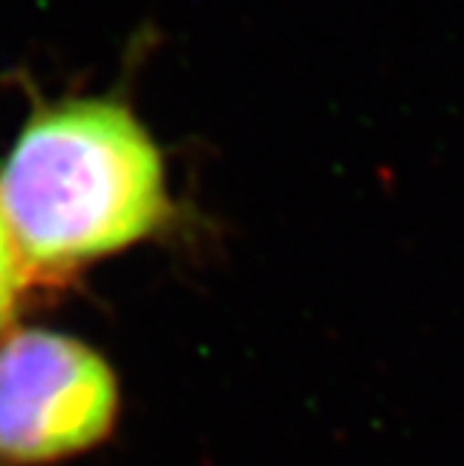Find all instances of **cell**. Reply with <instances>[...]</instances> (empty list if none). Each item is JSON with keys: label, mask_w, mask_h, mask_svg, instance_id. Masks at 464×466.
Returning <instances> with one entry per match:
<instances>
[{"label": "cell", "mask_w": 464, "mask_h": 466, "mask_svg": "<svg viewBox=\"0 0 464 466\" xmlns=\"http://www.w3.org/2000/svg\"><path fill=\"white\" fill-rule=\"evenodd\" d=\"M0 209L28 271L67 274L143 240L165 221L160 151L120 104L42 109L4 162Z\"/></svg>", "instance_id": "obj_1"}, {"label": "cell", "mask_w": 464, "mask_h": 466, "mask_svg": "<svg viewBox=\"0 0 464 466\" xmlns=\"http://www.w3.org/2000/svg\"><path fill=\"white\" fill-rule=\"evenodd\" d=\"M115 413L112 369L76 338L26 329L0 344V458L46 463L88 450Z\"/></svg>", "instance_id": "obj_2"}, {"label": "cell", "mask_w": 464, "mask_h": 466, "mask_svg": "<svg viewBox=\"0 0 464 466\" xmlns=\"http://www.w3.org/2000/svg\"><path fill=\"white\" fill-rule=\"evenodd\" d=\"M26 277H28L26 258L15 240V232L4 216V209H0V329L17 313Z\"/></svg>", "instance_id": "obj_3"}]
</instances>
